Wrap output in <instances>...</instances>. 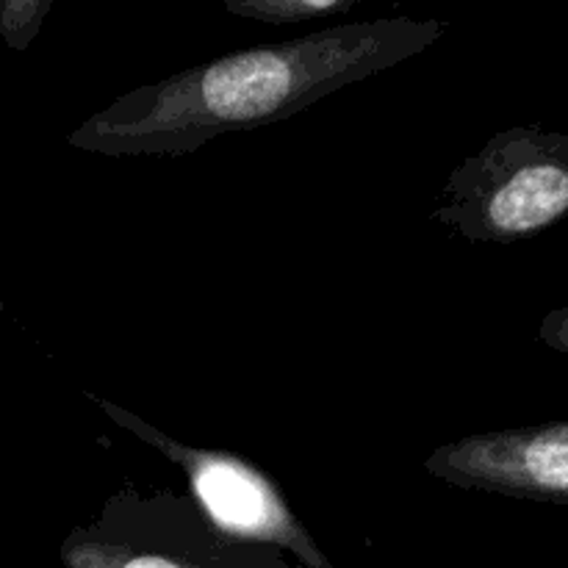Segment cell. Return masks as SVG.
<instances>
[{"label": "cell", "instance_id": "cell-1", "mask_svg": "<svg viewBox=\"0 0 568 568\" xmlns=\"http://www.w3.org/2000/svg\"><path fill=\"white\" fill-rule=\"evenodd\" d=\"M442 20L342 22L288 42L239 50L120 94L67 136L87 153L192 155L222 133L253 131L425 53Z\"/></svg>", "mask_w": 568, "mask_h": 568}, {"label": "cell", "instance_id": "cell-2", "mask_svg": "<svg viewBox=\"0 0 568 568\" xmlns=\"http://www.w3.org/2000/svg\"><path fill=\"white\" fill-rule=\"evenodd\" d=\"M433 222L469 242L514 244L568 216V133L516 125L460 161Z\"/></svg>", "mask_w": 568, "mask_h": 568}, {"label": "cell", "instance_id": "cell-3", "mask_svg": "<svg viewBox=\"0 0 568 568\" xmlns=\"http://www.w3.org/2000/svg\"><path fill=\"white\" fill-rule=\"evenodd\" d=\"M64 568H303L288 552L225 536L175 488L122 486L61 544Z\"/></svg>", "mask_w": 568, "mask_h": 568}, {"label": "cell", "instance_id": "cell-4", "mask_svg": "<svg viewBox=\"0 0 568 568\" xmlns=\"http://www.w3.org/2000/svg\"><path fill=\"white\" fill-rule=\"evenodd\" d=\"M98 405L114 425L159 449L183 471L189 494L197 499L200 508L225 536L283 549L303 568H336L314 541L308 527L297 519L277 483L261 466L225 449H205L175 442L159 427L144 422L142 416L109 399H98Z\"/></svg>", "mask_w": 568, "mask_h": 568}, {"label": "cell", "instance_id": "cell-5", "mask_svg": "<svg viewBox=\"0 0 568 568\" xmlns=\"http://www.w3.org/2000/svg\"><path fill=\"white\" fill-rule=\"evenodd\" d=\"M425 469L466 491L568 505V422L466 436L438 447Z\"/></svg>", "mask_w": 568, "mask_h": 568}, {"label": "cell", "instance_id": "cell-6", "mask_svg": "<svg viewBox=\"0 0 568 568\" xmlns=\"http://www.w3.org/2000/svg\"><path fill=\"white\" fill-rule=\"evenodd\" d=\"M358 3L361 0H225L222 6L227 14H236L242 20L286 26V22L338 17L344 11H353Z\"/></svg>", "mask_w": 568, "mask_h": 568}, {"label": "cell", "instance_id": "cell-7", "mask_svg": "<svg viewBox=\"0 0 568 568\" xmlns=\"http://www.w3.org/2000/svg\"><path fill=\"white\" fill-rule=\"evenodd\" d=\"M50 9V0H0V37L14 50H26Z\"/></svg>", "mask_w": 568, "mask_h": 568}, {"label": "cell", "instance_id": "cell-8", "mask_svg": "<svg viewBox=\"0 0 568 568\" xmlns=\"http://www.w3.org/2000/svg\"><path fill=\"white\" fill-rule=\"evenodd\" d=\"M538 336H541V342L547 344V347L568 355V305L549 311V314L544 316L541 327H538Z\"/></svg>", "mask_w": 568, "mask_h": 568}]
</instances>
